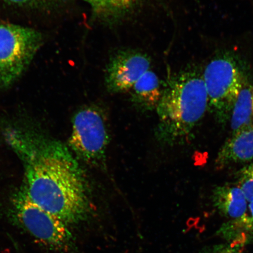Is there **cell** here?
Returning <instances> with one entry per match:
<instances>
[{
  "instance_id": "5bb4252c",
  "label": "cell",
  "mask_w": 253,
  "mask_h": 253,
  "mask_svg": "<svg viewBox=\"0 0 253 253\" xmlns=\"http://www.w3.org/2000/svg\"><path fill=\"white\" fill-rule=\"evenodd\" d=\"M234 183L242 190L249 203L253 201V161L236 173Z\"/></svg>"
},
{
  "instance_id": "2e32d148",
  "label": "cell",
  "mask_w": 253,
  "mask_h": 253,
  "mask_svg": "<svg viewBox=\"0 0 253 253\" xmlns=\"http://www.w3.org/2000/svg\"><path fill=\"white\" fill-rule=\"evenodd\" d=\"M244 247L226 243L209 247L201 253H245Z\"/></svg>"
},
{
  "instance_id": "277c9868",
  "label": "cell",
  "mask_w": 253,
  "mask_h": 253,
  "mask_svg": "<svg viewBox=\"0 0 253 253\" xmlns=\"http://www.w3.org/2000/svg\"><path fill=\"white\" fill-rule=\"evenodd\" d=\"M11 202L12 219L38 243L52 252L70 251L73 236L67 224L34 204L22 187Z\"/></svg>"
},
{
  "instance_id": "52a82bcc",
  "label": "cell",
  "mask_w": 253,
  "mask_h": 253,
  "mask_svg": "<svg viewBox=\"0 0 253 253\" xmlns=\"http://www.w3.org/2000/svg\"><path fill=\"white\" fill-rule=\"evenodd\" d=\"M150 67V58L144 53L132 50L117 53L107 67L105 84L107 90L112 93L130 90Z\"/></svg>"
},
{
  "instance_id": "7a4b0ae2",
  "label": "cell",
  "mask_w": 253,
  "mask_h": 253,
  "mask_svg": "<svg viewBox=\"0 0 253 253\" xmlns=\"http://www.w3.org/2000/svg\"><path fill=\"white\" fill-rule=\"evenodd\" d=\"M208 110L202 74L186 69L168 79L157 107V136L164 143L187 142Z\"/></svg>"
},
{
  "instance_id": "4fadbf2b",
  "label": "cell",
  "mask_w": 253,
  "mask_h": 253,
  "mask_svg": "<svg viewBox=\"0 0 253 253\" xmlns=\"http://www.w3.org/2000/svg\"><path fill=\"white\" fill-rule=\"evenodd\" d=\"M217 234L226 240L227 243L232 244L245 246L253 243L246 214L238 219L226 221L221 226Z\"/></svg>"
},
{
  "instance_id": "ba28073f",
  "label": "cell",
  "mask_w": 253,
  "mask_h": 253,
  "mask_svg": "<svg viewBox=\"0 0 253 253\" xmlns=\"http://www.w3.org/2000/svg\"><path fill=\"white\" fill-rule=\"evenodd\" d=\"M253 161V126L230 134L220 148L215 166L222 169L232 164Z\"/></svg>"
},
{
  "instance_id": "7c38bea8",
  "label": "cell",
  "mask_w": 253,
  "mask_h": 253,
  "mask_svg": "<svg viewBox=\"0 0 253 253\" xmlns=\"http://www.w3.org/2000/svg\"><path fill=\"white\" fill-rule=\"evenodd\" d=\"M96 17L103 21L116 20L127 13L140 0H84Z\"/></svg>"
},
{
  "instance_id": "8fae6325",
  "label": "cell",
  "mask_w": 253,
  "mask_h": 253,
  "mask_svg": "<svg viewBox=\"0 0 253 253\" xmlns=\"http://www.w3.org/2000/svg\"><path fill=\"white\" fill-rule=\"evenodd\" d=\"M230 134L253 126V84L243 87L231 113Z\"/></svg>"
},
{
  "instance_id": "6da1fadb",
  "label": "cell",
  "mask_w": 253,
  "mask_h": 253,
  "mask_svg": "<svg viewBox=\"0 0 253 253\" xmlns=\"http://www.w3.org/2000/svg\"><path fill=\"white\" fill-rule=\"evenodd\" d=\"M5 138L24 167L28 198L66 224L86 219L90 210L86 177L69 147L33 129L10 128Z\"/></svg>"
},
{
  "instance_id": "3957f363",
  "label": "cell",
  "mask_w": 253,
  "mask_h": 253,
  "mask_svg": "<svg viewBox=\"0 0 253 253\" xmlns=\"http://www.w3.org/2000/svg\"><path fill=\"white\" fill-rule=\"evenodd\" d=\"M208 98V109L217 122L229 123L240 92L249 83L244 71L233 55L214 57L202 73Z\"/></svg>"
},
{
  "instance_id": "e0dca14e",
  "label": "cell",
  "mask_w": 253,
  "mask_h": 253,
  "mask_svg": "<svg viewBox=\"0 0 253 253\" xmlns=\"http://www.w3.org/2000/svg\"><path fill=\"white\" fill-rule=\"evenodd\" d=\"M246 215L253 239V201L249 202Z\"/></svg>"
},
{
  "instance_id": "30bf717a",
  "label": "cell",
  "mask_w": 253,
  "mask_h": 253,
  "mask_svg": "<svg viewBox=\"0 0 253 253\" xmlns=\"http://www.w3.org/2000/svg\"><path fill=\"white\" fill-rule=\"evenodd\" d=\"M163 88L156 73L148 71L130 89L132 102L145 110L157 109L162 96Z\"/></svg>"
},
{
  "instance_id": "8992f818",
  "label": "cell",
  "mask_w": 253,
  "mask_h": 253,
  "mask_svg": "<svg viewBox=\"0 0 253 253\" xmlns=\"http://www.w3.org/2000/svg\"><path fill=\"white\" fill-rule=\"evenodd\" d=\"M109 141L106 121L99 107L85 106L76 113L69 144L79 158L91 165H102Z\"/></svg>"
},
{
  "instance_id": "5b68a950",
  "label": "cell",
  "mask_w": 253,
  "mask_h": 253,
  "mask_svg": "<svg viewBox=\"0 0 253 253\" xmlns=\"http://www.w3.org/2000/svg\"><path fill=\"white\" fill-rule=\"evenodd\" d=\"M42 43V34L33 28L0 24V89L18 80Z\"/></svg>"
},
{
  "instance_id": "9c48e42d",
  "label": "cell",
  "mask_w": 253,
  "mask_h": 253,
  "mask_svg": "<svg viewBox=\"0 0 253 253\" xmlns=\"http://www.w3.org/2000/svg\"><path fill=\"white\" fill-rule=\"evenodd\" d=\"M211 199L218 212L229 220L238 219L248 211L249 202L235 183L216 186Z\"/></svg>"
},
{
  "instance_id": "9a60e30c",
  "label": "cell",
  "mask_w": 253,
  "mask_h": 253,
  "mask_svg": "<svg viewBox=\"0 0 253 253\" xmlns=\"http://www.w3.org/2000/svg\"><path fill=\"white\" fill-rule=\"evenodd\" d=\"M9 5L26 8H42L49 7L58 0H3Z\"/></svg>"
}]
</instances>
